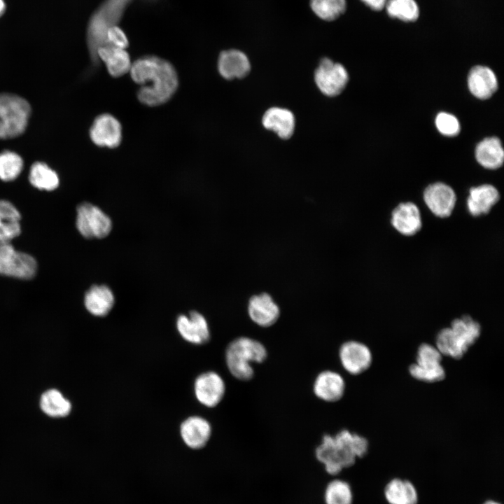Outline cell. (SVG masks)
Masks as SVG:
<instances>
[{"label":"cell","mask_w":504,"mask_h":504,"mask_svg":"<svg viewBox=\"0 0 504 504\" xmlns=\"http://www.w3.org/2000/svg\"><path fill=\"white\" fill-rule=\"evenodd\" d=\"M176 328L180 335L187 342L202 344L210 338V332L206 318L200 313L192 311L189 316L180 315L176 320Z\"/></svg>","instance_id":"cell-16"},{"label":"cell","mask_w":504,"mask_h":504,"mask_svg":"<svg viewBox=\"0 0 504 504\" xmlns=\"http://www.w3.org/2000/svg\"><path fill=\"white\" fill-rule=\"evenodd\" d=\"M263 127L275 132L282 139H288L293 134L295 120L293 113L286 108L271 107L262 118Z\"/></svg>","instance_id":"cell-22"},{"label":"cell","mask_w":504,"mask_h":504,"mask_svg":"<svg viewBox=\"0 0 504 504\" xmlns=\"http://www.w3.org/2000/svg\"><path fill=\"white\" fill-rule=\"evenodd\" d=\"M339 358L343 368L352 375L364 372L372 362V355L369 347L354 340L345 342L341 345Z\"/></svg>","instance_id":"cell-11"},{"label":"cell","mask_w":504,"mask_h":504,"mask_svg":"<svg viewBox=\"0 0 504 504\" xmlns=\"http://www.w3.org/2000/svg\"><path fill=\"white\" fill-rule=\"evenodd\" d=\"M390 222L393 228L405 237L414 236L423 226L420 209L412 202H400L394 207Z\"/></svg>","instance_id":"cell-13"},{"label":"cell","mask_w":504,"mask_h":504,"mask_svg":"<svg viewBox=\"0 0 504 504\" xmlns=\"http://www.w3.org/2000/svg\"><path fill=\"white\" fill-rule=\"evenodd\" d=\"M41 410L51 417H64L71 410V404L62 393L55 388L46 391L41 396Z\"/></svg>","instance_id":"cell-29"},{"label":"cell","mask_w":504,"mask_h":504,"mask_svg":"<svg viewBox=\"0 0 504 504\" xmlns=\"http://www.w3.org/2000/svg\"><path fill=\"white\" fill-rule=\"evenodd\" d=\"M30 113V105L26 99L13 94H0V139L22 134L27 128Z\"/></svg>","instance_id":"cell-5"},{"label":"cell","mask_w":504,"mask_h":504,"mask_svg":"<svg viewBox=\"0 0 504 504\" xmlns=\"http://www.w3.org/2000/svg\"><path fill=\"white\" fill-rule=\"evenodd\" d=\"M194 391L197 400L208 407L216 406L223 399L225 385L222 377L215 372H206L195 379Z\"/></svg>","instance_id":"cell-14"},{"label":"cell","mask_w":504,"mask_h":504,"mask_svg":"<svg viewBox=\"0 0 504 504\" xmlns=\"http://www.w3.org/2000/svg\"><path fill=\"white\" fill-rule=\"evenodd\" d=\"M310 6L320 18L332 21L344 13L346 0H310Z\"/></svg>","instance_id":"cell-34"},{"label":"cell","mask_w":504,"mask_h":504,"mask_svg":"<svg viewBox=\"0 0 504 504\" xmlns=\"http://www.w3.org/2000/svg\"><path fill=\"white\" fill-rule=\"evenodd\" d=\"M181 438L185 444L192 449H201L209 441L211 434L210 424L199 416L186 419L180 427Z\"/></svg>","instance_id":"cell-20"},{"label":"cell","mask_w":504,"mask_h":504,"mask_svg":"<svg viewBox=\"0 0 504 504\" xmlns=\"http://www.w3.org/2000/svg\"><path fill=\"white\" fill-rule=\"evenodd\" d=\"M130 73L133 81L141 85L137 92L138 99L148 106L167 102L178 88L175 68L158 56L146 55L137 59L132 64Z\"/></svg>","instance_id":"cell-1"},{"label":"cell","mask_w":504,"mask_h":504,"mask_svg":"<svg viewBox=\"0 0 504 504\" xmlns=\"http://www.w3.org/2000/svg\"><path fill=\"white\" fill-rule=\"evenodd\" d=\"M470 92L479 99H486L498 89V80L493 71L487 66H475L468 76Z\"/></svg>","instance_id":"cell-21"},{"label":"cell","mask_w":504,"mask_h":504,"mask_svg":"<svg viewBox=\"0 0 504 504\" xmlns=\"http://www.w3.org/2000/svg\"><path fill=\"white\" fill-rule=\"evenodd\" d=\"M314 80L323 94L332 97L339 95L344 90L349 75L342 64L324 57L321 59L315 70Z\"/></svg>","instance_id":"cell-9"},{"label":"cell","mask_w":504,"mask_h":504,"mask_svg":"<svg viewBox=\"0 0 504 504\" xmlns=\"http://www.w3.org/2000/svg\"><path fill=\"white\" fill-rule=\"evenodd\" d=\"M424 202L435 217L447 218L454 210L457 197L454 189L442 182L428 186L423 193Z\"/></svg>","instance_id":"cell-10"},{"label":"cell","mask_w":504,"mask_h":504,"mask_svg":"<svg viewBox=\"0 0 504 504\" xmlns=\"http://www.w3.org/2000/svg\"><path fill=\"white\" fill-rule=\"evenodd\" d=\"M368 6L374 10H382L387 2V0H361Z\"/></svg>","instance_id":"cell-38"},{"label":"cell","mask_w":504,"mask_h":504,"mask_svg":"<svg viewBox=\"0 0 504 504\" xmlns=\"http://www.w3.org/2000/svg\"><path fill=\"white\" fill-rule=\"evenodd\" d=\"M384 496L388 504H417L418 492L409 480L394 478L384 488Z\"/></svg>","instance_id":"cell-26"},{"label":"cell","mask_w":504,"mask_h":504,"mask_svg":"<svg viewBox=\"0 0 504 504\" xmlns=\"http://www.w3.org/2000/svg\"><path fill=\"white\" fill-rule=\"evenodd\" d=\"M354 495L349 484L342 479H334L326 487V504H353Z\"/></svg>","instance_id":"cell-32"},{"label":"cell","mask_w":504,"mask_h":504,"mask_svg":"<svg viewBox=\"0 0 504 504\" xmlns=\"http://www.w3.org/2000/svg\"><path fill=\"white\" fill-rule=\"evenodd\" d=\"M6 10V4L4 0H0V17L4 13Z\"/></svg>","instance_id":"cell-39"},{"label":"cell","mask_w":504,"mask_h":504,"mask_svg":"<svg viewBox=\"0 0 504 504\" xmlns=\"http://www.w3.org/2000/svg\"><path fill=\"white\" fill-rule=\"evenodd\" d=\"M36 271L37 262L32 255L15 250L10 241H0V274L30 279Z\"/></svg>","instance_id":"cell-7"},{"label":"cell","mask_w":504,"mask_h":504,"mask_svg":"<svg viewBox=\"0 0 504 504\" xmlns=\"http://www.w3.org/2000/svg\"><path fill=\"white\" fill-rule=\"evenodd\" d=\"M435 125L438 131L445 136H454L460 132V124L458 119L448 113H439L435 118Z\"/></svg>","instance_id":"cell-36"},{"label":"cell","mask_w":504,"mask_h":504,"mask_svg":"<svg viewBox=\"0 0 504 504\" xmlns=\"http://www.w3.org/2000/svg\"><path fill=\"white\" fill-rule=\"evenodd\" d=\"M267 356V349L262 343L246 337H240L232 341L225 351V361L229 371L241 381L251 379L254 375L251 363H261Z\"/></svg>","instance_id":"cell-3"},{"label":"cell","mask_w":504,"mask_h":504,"mask_svg":"<svg viewBox=\"0 0 504 504\" xmlns=\"http://www.w3.org/2000/svg\"><path fill=\"white\" fill-rule=\"evenodd\" d=\"M29 180L35 188L48 191L56 189L59 182L57 173L41 162H36L31 165Z\"/></svg>","instance_id":"cell-31"},{"label":"cell","mask_w":504,"mask_h":504,"mask_svg":"<svg viewBox=\"0 0 504 504\" xmlns=\"http://www.w3.org/2000/svg\"><path fill=\"white\" fill-rule=\"evenodd\" d=\"M483 504H501L496 500H489L485 501Z\"/></svg>","instance_id":"cell-40"},{"label":"cell","mask_w":504,"mask_h":504,"mask_svg":"<svg viewBox=\"0 0 504 504\" xmlns=\"http://www.w3.org/2000/svg\"><path fill=\"white\" fill-rule=\"evenodd\" d=\"M114 302V295L111 288L106 285H94L85 294V308L96 316L108 314Z\"/></svg>","instance_id":"cell-24"},{"label":"cell","mask_w":504,"mask_h":504,"mask_svg":"<svg viewBox=\"0 0 504 504\" xmlns=\"http://www.w3.org/2000/svg\"><path fill=\"white\" fill-rule=\"evenodd\" d=\"M387 13L392 18L405 22L415 21L419 15V9L414 0H387Z\"/></svg>","instance_id":"cell-33"},{"label":"cell","mask_w":504,"mask_h":504,"mask_svg":"<svg viewBox=\"0 0 504 504\" xmlns=\"http://www.w3.org/2000/svg\"><path fill=\"white\" fill-rule=\"evenodd\" d=\"M499 200L500 194L496 187L491 184L479 185L470 189L466 208L471 216H482L488 214Z\"/></svg>","instance_id":"cell-15"},{"label":"cell","mask_w":504,"mask_h":504,"mask_svg":"<svg viewBox=\"0 0 504 504\" xmlns=\"http://www.w3.org/2000/svg\"><path fill=\"white\" fill-rule=\"evenodd\" d=\"M368 448L365 438L343 429L335 435H324L315 455L327 473L337 475L343 469L352 466L358 458L365 456Z\"/></svg>","instance_id":"cell-2"},{"label":"cell","mask_w":504,"mask_h":504,"mask_svg":"<svg viewBox=\"0 0 504 504\" xmlns=\"http://www.w3.org/2000/svg\"><path fill=\"white\" fill-rule=\"evenodd\" d=\"M248 313L251 319L262 327L271 326L278 320L280 315L278 305L267 293L254 295L250 299Z\"/></svg>","instance_id":"cell-18"},{"label":"cell","mask_w":504,"mask_h":504,"mask_svg":"<svg viewBox=\"0 0 504 504\" xmlns=\"http://www.w3.org/2000/svg\"><path fill=\"white\" fill-rule=\"evenodd\" d=\"M218 70L227 79L244 78L251 71L247 56L241 50L231 49L222 51L218 57Z\"/></svg>","instance_id":"cell-17"},{"label":"cell","mask_w":504,"mask_h":504,"mask_svg":"<svg viewBox=\"0 0 504 504\" xmlns=\"http://www.w3.org/2000/svg\"><path fill=\"white\" fill-rule=\"evenodd\" d=\"M449 327L468 348L476 342L481 335L482 328L479 323L470 315H463L454 318Z\"/></svg>","instance_id":"cell-30"},{"label":"cell","mask_w":504,"mask_h":504,"mask_svg":"<svg viewBox=\"0 0 504 504\" xmlns=\"http://www.w3.org/2000/svg\"><path fill=\"white\" fill-rule=\"evenodd\" d=\"M442 360V355L435 346L423 343L418 347L416 362L409 367V372L419 381L428 383L442 381L446 375Z\"/></svg>","instance_id":"cell-6"},{"label":"cell","mask_w":504,"mask_h":504,"mask_svg":"<svg viewBox=\"0 0 504 504\" xmlns=\"http://www.w3.org/2000/svg\"><path fill=\"white\" fill-rule=\"evenodd\" d=\"M98 61H102L109 74L113 77H120L130 72L132 63L130 57L125 49L110 44H104L97 51Z\"/></svg>","instance_id":"cell-23"},{"label":"cell","mask_w":504,"mask_h":504,"mask_svg":"<svg viewBox=\"0 0 504 504\" xmlns=\"http://www.w3.org/2000/svg\"><path fill=\"white\" fill-rule=\"evenodd\" d=\"M125 49L128 45V39L125 32L118 25L109 28L106 34V44Z\"/></svg>","instance_id":"cell-37"},{"label":"cell","mask_w":504,"mask_h":504,"mask_svg":"<svg viewBox=\"0 0 504 504\" xmlns=\"http://www.w3.org/2000/svg\"><path fill=\"white\" fill-rule=\"evenodd\" d=\"M313 389L319 399L333 402L342 398L345 391V382L337 372L325 370L316 377Z\"/></svg>","instance_id":"cell-19"},{"label":"cell","mask_w":504,"mask_h":504,"mask_svg":"<svg viewBox=\"0 0 504 504\" xmlns=\"http://www.w3.org/2000/svg\"><path fill=\"white\" fill-rule=\"evenodd\" d=\"M435 346L442 356L454 359L461 358L469 349L450 327L444 328L438 332Z\"/></svg>","instance_id":"cell-28"},{"label":"cell","mask_w":504,"mask_h":504,"mask_svg":"<svg viewBox=\"0 0 504 504\" xmlns=\"http://www.w3.org/2000/svg\"><path fill=\"white\" fill-rule=\"evenodd\" d=\"M90 136L95 145L113 148L122 141V126L113 115L103 113L94 119L90 129Z\"/></svg>","instance_id":"cell-12"},{"label":"cell","mask_w":504,"mask_h":504,"mask_svg":"<svg viewBox=\"0 0 504 504\" xmlns=\"http://www.w3.org/2000/svg\"><path fill=\"white\" fill-rule=\"evenodd\" d=\"M20 219L19 211L12 203L0 200V241H10L20 234Z\"/></svg>","instance_id":"cell-27"},{"label":"cell","mask_w":504,"mask_h":504,"mask_svg":"<svg viewBox=\"0 0 504 504\" xmlns=\"http://www.w3.org/2000/svg\"><path fill=\"white\" fill-rule=\"evenodd\" d=\"M76 225L80 234L87 239L104 238L112 229L110 217L98 206L88 202L77 207Z\"/></svg>","instance_id":"cell-8"},{"label":"cell","mask_w":504,"mask_h":504,"mask_svg":"<svg viewBox=\"0 0 504 504\" xmlns=\"http://www.w3.org/2000/svg\"><path fill=\"white\" fill-rule=\"evenodd\" d=\"M23 168L22 158L15 152L4 150L0 153V178L4 181L15 179Z\"/></svg>","instance_id":"cell-35"},{"label":"cell","mask_w":504,"mask_h":504,"mask_svg":"<svg viewBox=\"0 0 504 504\" xmlns=\"http://www.w3.org/2000/svg\"><path fill=\"white\" fill-rule=\"evenodd\" d=\"M475 157L483 167L496 169L503 165L504 150L500 139L488 137L480 141L475 149Z\"/></svg>","instance_id":"cell-25"},{"label":"cell","mask_w":504,"mask_h":504,"mask_svg":"<svg viewBox=\"0 0 504 504\" xmlns=\"http://www.w3.org/2000/svg\"><path fill=\"white\" fill-rule=\"evenodd\" d=\"M133 0H105L91 16L87 29V43L94 64L99 61L97 51L106 44L107 30L118 25L125 10Z\"/></svg>","instance_id":"cell-4"}]
</instances>
